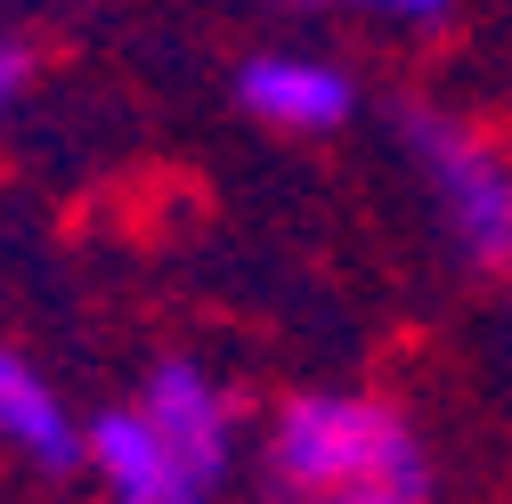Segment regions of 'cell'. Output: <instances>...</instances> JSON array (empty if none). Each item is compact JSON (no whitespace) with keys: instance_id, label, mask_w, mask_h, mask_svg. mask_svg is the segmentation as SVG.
I'll return each mask as SVG.
<instances>
[{"instance_id":"1","label":"cell","mask_w":512,"mask_h":504,"mask_svg":"<svg viewBox=\"0 0 512 504\" xmlns=\"http://www.w3.org/2000/svg\"><path fill=\"white\" fill-rule=\"evenodd\" d=\"M261 480L277 504L431 488V448L399 399H382L366 383H301L261 423Z\"/></svg>"},{"instance_id":"2","label":"cell","mask_w":512,"mask_h":504,"mask_svg":"<svg viewBox=\"0 0 512 504\" xmlns=\"http://www.w3.org/2000/svg\"><path fill=\"white\" fill-rule=\"evenodd\" d=\"M391 147L423 187V212L439 244L472 277H512V131H488L480 114L399 98L391 106Z\"/></svg>"},{"instance_id":"3","label":"cell","mask_w":512,"mask_h":504,"mask_svg":"<svg viewBox=\"0 0 512 504\" xmlns=\"http://www.w3.org/2000/svg\"><path fill=\"white\" fill-rule=\"evenodd\" d=\"M244 122L277 139H334L358 122V74L326 49H244L228 74Z\"/></svg>"},{"instance_id":"4","label":"cell","mask_w":512,"mask_h":504,"mask_svg":"<svg viewBox=\"0 0 512 504\" xmlns=\"http://www.w3.org/2000/svg\"><path fill=\"white\" fill-rule=\"evenodd\" d=\"M82 472L98 480L106 504H220L228 480H212L196 456H179L171 439L147 423L139 399H114V407H90V448H82Z\"/></svg>"},{"instance_id":"5","label":"cell","mask_w":512,"mask_h":504,"mask_svg":"<svg viewBox=\"0 0 512 504\" xmlns=\"http://www.w3.org/2000/svg\"><path fill=\"white\" fill-rule=\"evenodd\" d=\"M131 399L147 407V423L171 439V448H179V456H196L212 480L236 472L244 407H236V391H228V374H220V366H204L196 350H171V358H155V366L139 374V391H131Z\"/></svg>"},{"instance_id":"6","label":"cell","mask_w":512,"mask_h":504,"mask_svg":"<svg viewBox=\"0 0 512 504\" xmlns=\"http://www.w3.org/2000/svg\"><path fill=\"white\" fill-rule=\"evenodd\" d=\"M82 448H90V407H74L33 350L0 342V456L41 480H74Z\"/></svg>"},{"instance_id":"7","label":"cell","mask_w":512,"mask_h":504,"mask_svg":"<svg viewBox=\"0 0 512 504\" xmlns=\"http://www.w3.org/2000/svg\"><path fill=\"white\" fill-rule=\"evenodd\" d=\"M342 9H358L366 25H382V33H407V41H431V33H447L464 17V0H342Z\"/></svg>"},{"instance_id":"8","label":"cell","mask_w":512,"mask_h":504,"mask_svg":"<svg viewBox=\"0 0 512 504\" xmlns=\"http://www.w3.org/2000/svg\"><path fill=\"white\" fill-rule=\"evenodd\" d=\"M33 82H41V57H33V41H25V33H0V139L17 131V114H25Z\"/></svg>"},{"instance_id":"9","label":"cell","mask_w":512,"mask_h":504,"mask_svg":"<svg viewBox=\"0 0 512 504\" xmlns=\"http://www.w3.org/2000/svg\"><path fill=\"white\" fill-rule=\"evenodd\" d=\"M334 504H431V488H374V496H334Z\"/></svg>"},{"instance_id":"10","label":"cell","mask_w":512,"mask_h":504,"mask_svg":"<svg viewBox=\"0 0 512 504\" xmlns=\"http://www.w3.org/2000/svg\"><path fill=\"white\" fill-rule=\"evenodd\" d=\"M269 9H301L309 17V9H342V0H269Z\"/></svg>"}]
</instances>
